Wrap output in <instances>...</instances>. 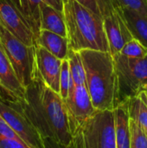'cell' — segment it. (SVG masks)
<instances>
[{
    "mask_svg": "<svg viewBox=\"0 0 147 148\" xmlns=\"http://www.w3.org/2000/svg\"><path fill=\"white\" fill-rule=\"evenodd\" d=\"M23 112L42 139L50 138L68 147L72 140L63 100L35 74L25 88Z\"/></svg>",
    "mask_w": 147,
    "mask_h": 148,
    "instance_id": "1",
    "label": "cell"
},
{
    "mask_svg": "<svg viewBox=\"0 0 147 148\" xmlns=\"http://www.w3.org/2000/svg\"><path fill=\"white\" fill-rule=\"evenodd\" d=\"M86 87L95 110H114L120 104L119 84L113 56L109 52L80 51Z\"/></svg>",
    "mask_w": 147,
    "mask_h": 148,
    "instance_id": "2",
    "label": "cell"
},
{
    "mask_svg": "<svg viewBox=\"0 0 147 148\" xmlns=\"http://www.w3.org/2000/svg\"><path fill=\"white\" fill-rule=\"evenodd\" d=\"M62 13L70 49L109 52L102 17L75 0H65Z\"/></svg>",
    "mask_w": 147,
    "mask_h": 148,
    "instance_id": "3",
    "label": "cell"
},
{
    "mask_svg": "<svg viewBox=\"0 0 147 148\" xmlns=\"http://www.w3.org/2000/svg\"><path fill=\"white\" fill-rule=\"evenodd\" d=\"M68 148H116L113 110H96L72 135Z\"/></svg>",
    "mask_w": 147,
    "mask_h": 148,
    "instance_id": "4",
    "label": "cell"
},
{
    "mask_svg": "<svg viewBox=\"0 0 147 148\" xmlns=\"http://www.w3.org/2000/svg\"><path fill=\"white\" fill-rule=\"evenodd\" d=\"M113 59L118 77L120 103L147 90V56L133 59L118 54Z\"/></svg>",
    "mask_w": 147,
    "mask_h": 148,
    "instance_id": "5",
    "label": "cell"
},
{
    "mask_svg": "<svg viewBox=\"0 0 147 148\" xmlns=\"http://www.w3.org/2000/svg\"><path fill=\"white\" fill-rule=\"evenodd\" d=\"M0 44L22 86L26 88L36 74L35 47H29L0 25Z\"/></svg>",
    "mask_w": 147,
    "mask_h": 148,
    "instance_id": "6",
    "label": "cell"
},
{
    "mask_svg": "<svg viewBox=\"0 0 147 148\" xmlns=\"http://www.w3.org/2000/svg\"><path fill=\"white\" fill-rule=\"evenodd\" d=\"M0 115L30 148H45L43 139L29 121L21 102L8 99L0 95Z\"/></svg>",
    "mask_w": 147,
    "mask_h": 148,
    "instance_id": "7",
    "label": "cell"
},
{
    "mask_svg": "<svg viewBox=\"0 0 147 148\" xmlns=\"http://www.w3.org/2000/svg\"><path fill=\"white\" fill-rule=\"evenodd\" d=\"M71 135L76 133L96 111L86 86H74L63 101Z\"/></svg>",
    "mask_w": 147,
    "mask_h": 148,
    "instance_id": "8",
    "label": "cell"
},
{
    "mask_svg": "<svg viewBox=\"0 0 147 148\" xmlns=\"http://www.w3.org/2000/svg\"><path fill=\"white\" fill-rule=\"evenodd\" d=\"M0 18L3 26L16 39L29 47L36 44V34L33 28L14 5L0 0Z\"/></svg>",
    "mask_w": 147,
    "mask_h": 148,
    "instance_id": "9",
    "label": "cell"
},
{
    "mask_svg": "<svg viewBox=\"0 0 147 148\" xmlns=\"http://www.w3.org/2000/svg\"><path fill=\"white\" fill-rule=\"evenodd\" d=\"M103 23L109 45V53L114 56L133 37L127 27L123 11L120 6H117L108 16L104 17Z\"/></svg>",
    "mask_w": 147,
    "mask_h": 148,
    "instance_id": "10",
    "label": "cell"
},
{
    "mask_svg": "<svg viewBox=\"0 0 147 148\" xmlns=\"http://www.w3.org/2000/svg\"><path fill=\"white\" fill-rule=\"evenodd\" d=\"M36 74L50 89L59 94L60 73L62 60L58 59L44 48L35 46Z\"/></svg>",
    "mask_w": 147,
    "mask_h": 148,
    "instance_id": "11",
    "label": "cell"
},
{
    "mask_svg": "<svg viewBox=\"0 0 147 148\" xmlns=\"http://www.w3.org/2000/svg\"><path fill=\"white\" fill-rule=\"evenodd\" d=\"M0 90L3 96L16 101H23L25 88L19 82L13 68L0 46Z\"/></svg>",
    "mask_w": 147,
    "mask_h": 148,
    "instance_id": "12",
    "label": "cell"
},
{
    "mask_svg": "<svg viewBox=\"0 0 147 148\" xmlns=\"http://www.w3.org/2000/svg\"><path fill=\"white\" fill-rule=\"evenodd\" d=\"M36 45L44 48L60 60L67 59L69 46L68 38L65 36H62L49 30L40 29L36 37Z\"/></svg>",
    "mask_w": 147,
    "mask_h": 148,
    "instance_id": "13",
    "label": "cell"
},
{
    "mask_svg": "<svg viewBox=\"0 0 147 148\" xmlns=\"http://www.w3.org/2000/svg\"><path fill=\"white\" fill-rule=\"evenodd\" d=\"M116 148H130L129 116L127 101L120 103L113 110Z\"/></svg>",
    "mask_w": 147,
    "mask_h": 148,
    "instance_id": "14",
    "label": "cell"
},
{
    "mask_svg": "<svg viewBox=\"0 0 147 148\" xmlns=\"http://www.w3.org/2000/svg\"><path fill=\"white\" fill-rule=\"evenodd\" d=\"M40 29L49 30L67 37L66 23L62 11L43 3L41 10Z\"/></svg>",
    "mask_w": 147,
    "mask_h": 148,
    "instance_id": "15",
    "label": "cell"
},
{
    "mask_svg": "<svg viewBox=\"0 0 147 148\" xmlns=\"http://www.w3.org/2000/svg\"><path fill=\"white\" fill-rule=\"evenodd\" d=\"M121 10L133 37L147 49V15L128 9Z\"/></svg>",
    "mask_w": 147,
    "mask_h": 148,
    "instance_id": "16",
    "label": "cell"
},
{
    "mask_svg": "<svg viewBox=\"0 0 147 148\" xmlns=\"http://www.w3.org/2000/svg\"><path fill=\"white\" fill-rule=\"evenodd\" d=\"M128 116L133 120L147 136V106L137 95L127 101Z\"/></svg>",
    "mask_w": 147,
    "mask_h": 148,
    "instance_id": "17",
    "label": "cell"
},
{
    "mask_svg": "<svg viewBox=\"0 0 147 148\" xmlns=\"http://www.w3.org/2000/svg\"><path fill=\"white\" fill-rule=\"evenodd\" d=\"M22 14L28 20L36 36L40 31L41 10L43 4L42 0H19Z\"/></svg>",
    "mask_w": 147,
    "mask_h": 148,
    "instance_id": "18",
    "label": "cell"
},
{
    "mask_svg": "<svg viewBox=\"0 0 147 148\" xmlns=\"http://www.w3.org/2000/svg\"><path fill=\"white\" fill-rule=\"evenodd\" d=\"M67 61L75 86H86V75L80 52L68 49Z\"/></svg>",
    "mask_w": 147,
    "mask_h": 148,
    "instance_id": "19",
    "label": "cell"
},
{
    "mask_svg": "<svg viewBox=\"0 0 147 148\" xmlns=\"http://www.w3.org/2000/svg\"><path fill=\"white\" fill-rule=\"evenodd\" d=\"M87 7L96 15L104 18L108 16L118 5L116 0H75Z\"/></svg>",
    "mask_w": 147,
    "mask_h": 148,
    "instance_id": "20",
    "label": "cell"
},
{
    "mask_svg": "<svg viewBox=\"0 0 147 148\" xmlns=\"http://www.w3.org/2000/svg\"><path fill=\"white\" fill-rule=\"evenodd\" d=\"M74 82L71 77L68 62L67 59L62 60V66H61V73H60V90H59V95L61 98L65 101L69 93L74 88Z\"/></svg>",
    "mask_w": 147,
    "mask_h": 148,
    "instance_id": "21",
    "label": "cell"
},
{
    "mask_svg": "<svg viewBox=\"0 0 147 148\" xmlns=\"http://www.w3.org/2000/svg\"><path fill=\"white\" fill-rule=\"evenodd\" d=\"M123 56L133 59L144 58L147 56V49H146L140 42L133 38L127 43L124 45L120 52L119 53Z\"/></svg>",
    "mask_w": 147,
    "mask_h": 148,
    "instance_id": "22",
    "label": "cell"
},
{
    "mask_svg": "<svg viewBox=\"0 0 147 148\" xmlns=\"http://www.w3.org/2000/svg\"><path fill=\"white\" fill-rule=\"evenodd\" d=\"M130 148H147V136L139 127L129 118Z\"/></svg>",
    "mask_w": 147,
    "mask_h": 148,
    "instance_id": "23",
    "label": "cell"
},
{
    "mask_svg": "<svg viewBox=\"0 0 147 148\" xmlns=\"http://www.w3.org/2000/svg\"><path fill=\"white\" fill-rule=\"evenodd\" d=\"M116 2L122 9H128L143 15H147V3L146 0H116Z\"/></svg>",
    "mask_w": 147,
    "mask_h": 148,
    "instance_id": "24",
    "label": "cell"
},
{
    "mask_svg": "<svg viewBox=\"0 0 147 148\" xmlns=\"http://www.w3.org/2000/svg\"><path fill=\"white\" fill-rule=\"evenodd\" d=\"M0 148H30L23 140L8 139L0 135Z\"/></svg>",
    "mask_w": 147,
    "mask_h": 148,
    "instance_id": "25",
    "label": "cell"
},
{
    "mask_svg": "<svg viewBox=\"0 0 147 148\" xmlns=\"http://www.w3.org/2000/svg\"><path fill=\"white\" fill-rule=\"evenodd\" d=\"M0 135L8 138V139H14V140H22L17 134L10 127V126L5 122V121L0 115Z\"/></svg>",
    "mask_w": 147,
    "mask_h": 148,
    "instance_id": "26",
    "label": "cell"
},
{
    "mask_svg": "<svg viewBox=\"0 0 147 148\" xmlns=\"http://www.w3.org/2000/svg\"><path fill=\"white\" fill-rule=\"evenodd\" d=\"M65 0H42V2L60 11L63 10V3Z\"/></svg>",
    "mask_w": 147,
    "mask_h": 148,
    "instance_id": "27",
    "label": "cell"
},
{
    "mask_svg": "<svg viewBox=\"0 0 147 148\" xmlns=\"http://www.w3.org/2000/svg\"><path fill=\"white\" fill-rule=\"evenodd\" d=\"M43 142H44L45 148H68L59 144L58 142H56L55 140H54L53 139H50V138H44Z\"/></svg>",
    "mask_w": 147,
    "mask_h": 148,
    "instance_id": "28",
    "label": "cell"
},
{
    "mask_svg": "<svg viewBox=\"0 0 147 148\" xmlns=\"http://www.w3.org/2000/svg\"><path fill=\"white\" fill-rule=\"evenodd\" d=\"M3 1H5L12 5H14L16 8H17L20 11H21V8H20V3H19V0H3Z\"/></svg>",
    "mask_w": 147,
    "mask_h": 148,
    "instance_id": "29",
    "label": "cell"
},
{
    "mask_svg": "<svg viewBox=\"0 0 147 148\" xmlns=\"http://www.w3.org/2000/svg\"><path fill=\"white\" fill-rule=\"evenodd\" d=\"M142 94H143V95L146 97V99L147 100V90H146V91H144V92H142Z\"/></svg>",
    "mask_w": 147,
    "mask_h": 148,
    "instance_id": "30",
    "label": "cell"
},
{
    "mask_svg": "<svg viewBox=\"0 0 147 148\" xmlns=\"http://www.w3.org/2000/svg\"><path fill=\"white\" fill-rule=\"evenodd\" d=\"M2 24V21H1V18H0V25Z\"/></svg>",
    "mask_w": 147,
    "mask_h": 148,
    "instance_id": "31",
    "label": "cell"
},
{
    "mask_svg": "<svg viewBox=\"0 0 147 148\" xmlns=\"http://www.w3.org/2000/svg\"><path fill=\"white\" fill-rule=\"evenodd\" d=\"M146 3H147V0H146Z\"/></svg>",
    "mask_w": 147,
    "mask_h": 148,
    "instance_id": "32",
    "label": "cell"
},
{
    "mask_svg": "<svg viewBox=\"0 0 147 148\" xmlns=\"http://www.w3.org/2000/svg\"><path fill=\"white\" fill-rule=\"evenodd\" d=\"M0 46H1V44H0Z\"/></svg>",
    "mask_w": 147,
    "mask_h": 148,
    "instance_id": "33",
    "label": "cell"
}]
</instances>
